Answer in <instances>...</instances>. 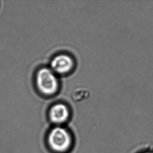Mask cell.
<instances>
[{
    "label": "cell",
    "instance_id": "1",
    "mask_svg": "<svg viewBox=\"0 0 153 153\" xmlns=\"http://www.w3.org/2000/svg\"><path fill=\"white\" fill-rule=\"evenodd\" d=\"M48 143L53 151L63 153L70 149L72 144V139L66 128L58 126L52 128L49 133Z\"/></svg>",
    "mask_w": 153,
    "mask_h": 153
},
{
    "label": "cell",
    "instance_id": "2",
    "mask_svg": "<svg viewBox=\"0 0 153 153\" xmlns=\"http://www.w3.org/2000/svg\"><path fill=\"white\" fill-rule=\"evenodd\" d=\"M36 81L40 92L45 95H52L58 91V79L54 73L49 68H44L40 69L36 75Z\"/></svg>",
    "mask_w": 153,
    "mask_h": 153
},
{
    "label": "cell",
    "instance_id": "3",
    "mask_svg": "<svg viewBox=\"0 0 153 153\" xmlns=\"http://www.w3.org/2000/svg\"><path fill=\"white\" fill-rule=\"evenodd\" d=\"M74 61L70 56L61 54L56 56L51 62V70L59 74H64L72 70Z\"/></svg>",
    "mask_w": 153,
    "mask_h": 153
},
{
    "label": "cell",
    "instance_id": "4",
    "mask_svg": "<svg viewBox=\"0 0 153 153\" xmlns=\"http://www.w3.org/2000/svg\"><path fill=\"white\" fill-rule=\"evenodd\" d=\"M70 110L63 103H56L52 106L49 112L50 121L56 126H61L68 120Z\"/></svg>",
    "mask_w": 153,
    "mask_h": 153
},
{
    "label": "cell",
    "instance_id": "5",
    "mask_svg": "<svg viewBox=\"0 0 153 153\" xmlns=\"http://www.w3.org/2000/svg\"><path fill=\"white\" fill-rule=\"evenodd\" d=\"M153 153V152H145V153Z\"/></svg>",
    "mask_w": 153,
    "mask_h": 153
}]
</instances>
